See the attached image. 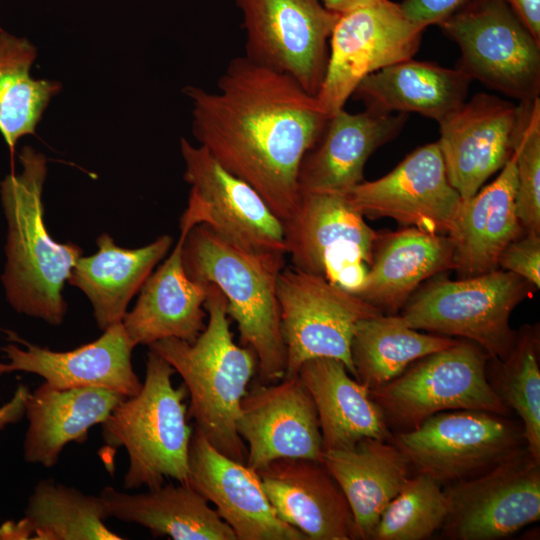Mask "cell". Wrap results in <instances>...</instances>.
Returning a JSON list of instances; mask_svg holds the SVG:
<instances>
[{
	"instance_id": "obj_1",
	"label": "cell",
	"mask_w": 540,
	"mask_h": 540,
	"mask_svg": "<svg viewBox=\"0 0 540 540\" xmlns=\"http://www.w3.org/2000/svg\"><path fill=\"white\" fill-rule=\"evenodd\" d=\"M217 86L184 89L193 103V135L286 221L300 200L301 161L329 117L295 80L245 56L230 61Z\"/></svg>"
},
{
	"instance_id": "obj_2",
	"label": "cell",
	"mask_w": 540,
	"mask_h": 540,
	"mask_svg": "<svg viewBox=\"0 0 540 540\" xmlns=\"http://www.w3.org/2000/svg\"><path fill=\"white\" fill-rule=\"evenodd\" d=\"M285 258V253L235 244L202 223L190 229L182 246L187 275L216 285L225 296L227 314L237 323L241 344L254 352L263 384L281 380L286 370L277 299Z\"/></svg>"
},
{
	"instance_id": "obj_3",
	"label": "cell",
	"mask_w": 540,
	"mask_h": 540,
	"mask_svg": "<svg viewBox=\"0 0 540 540\" xmlns=\"http://www.w3.org/2000/svg\"><path fill=\"white\" fill-rule=\"evenodd\" d=\"M204 309L208 322L193 343L165 338L149 350L165 359L183 379L190 396L187 414L222 454L246 463V444L236 429L241 400L258 368L252 350L238 346L229 327L227 301L208 283Z\"/></svg>"
},
{
	"instance_id": "obj_4",
	"label": "cell",
	"mask_w": 540,
	"mask_h": 540,
	"mask_svg": "<svg viewBox=\"0 0 540 540\" xmlns=\"http://www.w3.org/2000/svg\"><path fill=\"white\" fill-rule=\"evenodd\" d=\"M19 161L22 172L12 173L1 182L8 224L2 282L10 305L18 313L58 326L67 309L62 295L64 282L82 250L72 243L54 241L46 229L42 201L45 157L24 146Z\"/></svg>"
},
{
	"instance_id": "obj_5",
	"label": "cell",
	"mask_w": 540,
	"mask_h": 540,
	"mask_svg": "<svg viewBox=\"0 0 540 540\" xmlns=\"http://www.w3.org/2000/svg\"><path fill=\"white\" fill-rule=\"evenodd\" d=\"M174 368L149 350L140 391L123 398L101 423L106 445L124 447L129 466L123 479L127 490L155 489L167 479L187 483L188 453L193 429L187 423V388L174 387Z\"/></svg>"
},
{
	"instance_id": "obj_6",
	"label": "cell",
	"mask_w": 540,
	"mask_h": 540,
	"mask_svg": "<svg viewBox=\"0 0 540 540\" xmlns=\"http://www.w3.org/2000/svg\"><path fill=\"white\" fill-rule=\"evenodd\" d=\"M433 278L406 302L404 321L416 330L471 341L490 359H505L516 338L510 316L536 288L502 269L456 281Z\"/></svg>"
},
{
	"instance_id": "obj_7",
	"label": "cell",
	"mask_w": 540,
	"mask_h": 540,
	"mask_svg": "<svg viewBox=\"0 0 540 540\" xmlns=\"http://www.w3.org/2000/svg\"><path fill=\"white\" fill-rule=\"evenodd\" d=\"M488 360L477 344L458 340L418 359L370 394L387 421L404 431L444 411L479 410L506 416L509 408L488 379Z\"/></svg>"
},
{
	"instance_id": "obj_8",
	"label": "cell",
	"mask_w": 540,
	"mask_h": 540,
	"mask_svg": "<svg viewBox=\"0 0 540 540\" xmlns=\"http://www.w3.org/2000/svg\"><path fill=\"white\" fill-rule=\"evenodd\" d=\"M439 26L472 80L520 102L539 98L540 43L506 0H473Z\"/></svg>"
},
{
	"instance_id": "obj_9",
	"label": "cell",
	"mask_w": 540,
	"mask_h": 540,
	"mask_svg": "<svg viewBox=\"0 0 540 540\" xmlns=\"http://www.w3.org/2000/svg\"><path fill=\"white\" fill-rule=\"evenodd\" d=\"M277 299L287 353L284 377L297 375L307 360L328 357L342 361L355 378L350 352L355 327L383 313L356 294L292 266L278 277Z\"/></svg>"
},
{
	"instance_id": "obj_10",
	"label": "cell",
	"mask_w": 540,
	"mask_h": 540,
	"mask_svg": "<svg viewBox=\"0 0 540 540\" xmlns=\"http://www.w3.org/2000/svg\"><path fill=\"white\" fill-rule=\"evenodd\" d=\"M364 218L347 195L301 193L295 212L283 222L292 267L352 293L359 291L377 238Z\"/></svg>"
},
{
	"instance_id": "obj_11",
	"label": "cell",
	"mask_w": 540,
	"mask_h": 540,
	"mask_svg": "<svg viewBox=\"0 0 540 540\" xmlns=\"http://www.w3.org/2000/svg\"><path fill=\"white\" fill-rule=\"evenodd\" d=\"M423 32L391 0H375L341 13L330 36L327 69L315 97L321 111L332 116L344 108L366 76L412 59Z\"/></svg>"
},
{
	"instance_id": "obj_12",
	"label": "cell",
	"mask_w": 540,
	"mask_h": 540,
	"mask_svg": "<svg viewBox=\"0 0 540 540\" xmlns=\"http://www.w3.org/2000/svg\"><path fill=\"white\" fill-rule=\"evenodd\" d=\"M246 33L245 57L285 74L316 97L339 13L321 0H236Z\"/></svg>"
},
{
	"instance_id": "obj_13",
	"label": "cell",
	"mask_w": 540,
	"mask_h": 540,
	"mask_svg": "<svg viewBox=\"0 0 540 540\" xmlns=\"http://www.w3.org/2000/svg\"><path fill=\"white\" fill-rule=\"evenodd\" d=\"M392 441L410 466L440 484L482 473L525 442L523 431L504 415L479 410L439 412Z\"/></svg>"
},
{
	"instance_id": "obj_14",
	"label": "cell",
	"mask_w": 540,
	"mask_h": 540,
	"mask_svg": "<svg viewBox=\"0 0 540 540\" xmlns=\"http://www.w3.org/2000/svg\"><path fill=\"white\" fill-rule=\"evenodd\" d=\"M443 535L454 540L506 538L540 519V460L520 449L445 490Z\"/></svg>"
},
{
	"instance_id": "obj_15",
	"label": "cell",
	"mask_w": 540,
	"mask_h": 540,
	"mask_svg": "<svg viewBox=\"0 0 540 540\" xmlns=\"http://www.w3.org/2000/svg\"><path fill=\"white\" fill-rule=\"evenodd\" d=\"M184 179L190 184L184 215L246 248L286 253L283 222L249 184L223 168L203 146L181 139Z\"/></svg>"
},
{
	"instance_id": "obj_16",
	"label": "cell",
	"mask_w": 540,
	"mask_h": 540,
	"mask_svg": "<svg viewBox=\"0 0 540 540\" xmlns=\"http://www.w3.org/2000/svg\"><path fill=\"white\" fill-rule=\"evenodd\" d=\"M346 195L364 217L392 218L441 235L451 231L462 203L437 142L416 148L388 174L362 181Z\"/></svg>"
},
{
	"instance_id": "obj_17",
	"label": "cell",
	"mask_w": 540,
	"mask_h": 540,
	"mask_svg": "<svg viewBox=\"0 0 540 540\" xmlns=\"http://www.w3.org/2000/svg\"><path fill=\"white\" fill-rule=\"evenodd\" d=\"M236 429L247 443L246 465L255 471L278 459H322L317 410L298 375L247 391Z\"/></svg>"
},
{
	"instance_id": "obj_18",
	"label": "cell",
	"mask_w": 540,
	"mask_h": 540,
	"mask_svg": "<svg viewBox=\"0 0 540 540\" xmlns=\"http://www.w3.org/2000/svg\"><path fill=\"white\" fill-rule=\"evenodd\" d=\"M0 350V376L12 372L36 374L55 389L100 387L123 397L136 395L141 387L131 355L134 348L122 323L104 330L96 340L69 351H53L32 344L11 330Z\"/></svg>"
},
{
	"instance_id": "obj_19",
	"label": "cell",
	"mask_w": 540,
	"mask_h": 540,
	"mask_svg": "<svg viewBox=\"0 0 540 540\" xmlns=\"http://www.w3.org/2000/svg\"><path fill=\"white\" fill-rule=\"evenodd\" d=\"M520 105L477 93L439 122L437 141L450 184L472 197L512 154Z\"/></svg>"
},
{
	"instance_id": "obj_20",
	"label": "cell",
	"mask_w": 540,
	"mask_h": 540,
	"mask_svg": "<svg viewBox=\"0 0 540 540\" xmlns=\"http://www.w3.org/2000/svg\"><path fill=\"white\" fill-rule=\"evenodd\" d=\"M188 467L187 484L216 506L238 540H307L278 517L258 473L222 454L197 429L190 441Z\"/></svg>"
},
{
	"instance_id": "obj_21",
	"label": "cell",
	"mask_w": 540,
	"mask_h": 540,
	"mask_svg": "<svg viewBox=\"0 0 540 540\" xmlns=\"http://www.w3.org/2000/svg\"><path fill=\"white\" fill-rule=\"evenodd\" d=\"M407 121L405 113L343 109L327 120L320 137L304 155L299 172L301 193L330 192L346 195L364 181V166L382 145L394 139Z\"/></svg>"
},
{
	"instance_id": "obj_22",
	"label": "cell",
	"mask_w": 540,
	"mask_h": 540,
	"mask_svg": "<svg viewBox=\"0 0 540 540\" xmlns=\"http://www.w3.org/2000/svg\"><path fill=\"white\" fill-rule=\"evenodd\" d=\"M256 472L278 517L307 539H356L347 499L321 461L278 459Z\"/></svg>"
},
{
	"instance_id": "obj_23",
	"label": "cell",
	"mask_w": 540,
	"mask_h": 540,
	"mask_svg": "<svg viewBox=\"0 0 540 540\" xmlns=\"http://www.w3.org/2000/svg\"><path fill=\"white\" fill-rule=\"evenodd\" d=\"M192 227L180 222V236L172 253L148 276L135 307L121 321L134 347L165 338L193 343L206 326L208 283L191 279L182 262L183 242Z\"/></svg>"
},
{
	"instance_id": "obj_24",
	"label": "cell",
	"mask_w": 540,
	"mask_h": 540,
	"mask_svg": "<svg viewBox=\"0 0 540 540\" xmlns=\"http://www.w3.org/2000/svg\"><path fill=\"white\" fill-rule=\"evenodd\" d=\"M455 269L448 235L406 227L377 232L372 262L356 294L383 314L396 315L427 279Z\"/></svg>"
},
{
	"instance_id": "obj_25",
	"label": "cell",
	"mask_w": 540,
	"mask_h": 540,
	"mask_svg": "<svg viewBox=\"0 0 540 540\" xmlns=\"http://www.w3.org/2000/svg\"><path fill=\"white\" fill-rule=\"evenodd\" d=\"M297 375L314 401L324 450L350 449L368 438L393 439L370 390L348 372L342 361L313 358L301 365Z\"/></svg>"
},
{
	"instance_id": "obj_26",
	"label": "cell",
	"mask_w": 540,
	"mask_h": 540,
	"mask_svg": "<svg viewBox=\"0 0 540 540\" xmlns=\"http://www.w3.org/2000/svg\"><path fill=\"white\" fill-rule=\"evenodd\" d=\"M516 164L513 153L497 178L462 200L448 236L455 269L473 277L496 269L503 249L525 233L516 214Z\"/></svg>"
},
{
	"instance_id": "obj_27",
	"label": "cell",
	"mask_w": 540,
	"mask_h": 540,
	"mask_svg": "<svg viewBox=\"0 0 540 540\" xmlns=\"http://www.w3.org/2000/svg\"><path fill=\"white\" fill-rule=\"evenodd\" d=\"M123 398L100 387L61 390L43 382L25 403L24 460L46 468L55 466L64 447L84 443L89 429L104 422Z\"/></svg>"
},
{
	"instance_id": "obj_28",
	"label": "cell",
	"mask_w": 540,
	"mask_h": 540,
	"mask_svg": "<svg viewBox=\"0 0 540 540\" xmlns=\"http://www.w3.org/2000/svg\"><path fill=\"white\" fill-rule=\"evenodd\" d=\"M321 462L350 506L356 539H372L379 518L410 478V464L391 441L368 438L353 448L324 450Z\"/></svg>"
},
{
	"instance_id": "obj_29",
	"label": "cell",
	"mask_w": 540,
	"mask_h": 540,
	"mask_svg": "<svg viewBox=\"0 0 540 540\" xmlns=\"http://www.w3.org/2000/svg\"><path fill=\"white\" fill-rule=\"evenodd\" d=\"M471 81L458 67L446 68L412 58L366 76L353 95L367 109L416 112L439 123L465 102Z\"/></svg>"
},
{
	"instance_id": "obj_30",
	"label": "cell",
	"mask_w": 540,
	"mask_h": 540,
	"mask_svg": "<svg viewBox=\"0 0 540 540\" xmlns=\"http://www.w3.org/2000/svg\"><path fill=\"white\" fill-rule=\"evenodd\" d=\"M172 243L171 236L163 235L141 248L127 249L104 233L97 239L98 251L77 260L68 281L89 298L101 330L122 321L131 298Z\"/></svg>"
},
{
	"instance_id": "obj_31",
	"label": "cell",
	"mask_w": 540,
	"mask_h": 540,
	"mask_svg": "<svg viewBox=\"0 0 540 540\" xmlns=\"http://www.w3.org/2000/svg\"><path fill=\"white\" fill-rule=\"evenodd\" d=\"M108 517L136 523L153 536L174 540H237L230 526L187 483L163 484L128 494L106 486L100 493Z\"/></svg>"
},
{
	"instance_id": "obj_32",
	"label": "cell",
	"mask_w": 540,
	"mask_h": 540,
	"mask_svg": "<svg viewBox=\"0 0 540 540\" xmlns=\"http://www.w3.org/2000/svg\"><path fill=\"white\" fill-rule=\"evenodd\" d=\"M107 518L100 495L42 479L28 498L24 518L2 524L0 539L122 540L106 526Z\"/></svg>"
},
{
	"instance_id": "obj_33",
	"label": "cell",
	"mask_w": 540,
	"mask_h": 540,
	"mask_svg": "<svg viewBox=\"0 0 540 540\" xmlns=\"http://www.w3.org/2000/svg\"><path fill=\"white\" fill-rule=\"evenodd\" d=\"M457 341L448 336L421 333L397 314L362 319L355 327L350 346L355 378L370 391L376 390L418 359Z\"/></svg>"
},
{
	"instance_id": "obj_34",
	"label": "cell",
	"mask_w": 540,
	"mask_h": 540,
	"mask_svg": "<svg viewBox=\"0 0 540 540\" xmlns=\"http://www.w3.org/2000/svg\"><path fill=\"white\" fill-rule=\"evenodd\" d=\"M36 56L27 39L0 29V133L11 152L20 137L35 133L50 99L61 89L58 82L31 77Z\"/></svg>"
},
{
	"instance_id": "obj_35",
	"label": "cell",
	"mask_w": 540,
	"mask_h": 540,
	"mask_svg": "<svg viewBox=\"0 0 540 540\" xmlns=\"http://www.w3.org/2000/svg\"><path fill=\"white\" fill-rule=\"evenodd\" d=\"M539 328L525 325L516 331L514 345L503 360L493 362L489 379L503 403L522 420L527 451L540 460Z\"/></svg>"
},
{
	"instance_id": "obj_36",
	"label": "cell",
	"mask_w": 540,
	"mask_h": 540,
	"mask_svg": "<svg viewBox=\"0 0 540 540\" xmlns=\"http://www.w3.org/2000/svg\"><path fill=\"white\" fill-rule=\"evenodd\" d=\"M448 507V498L440 483L417 473L386 506L372 539H427L444 525Z\"/></svg>"
},
{
	"instance_id": "obj_37",
	"label": "cell",
	"mask_w": 540,
	"mask_h": 540,
	"mask_svg": "<svg viewBox=\"0 0 540 540\" xmlns=\"http://www.w3.org/2000/svg\"><path fill=\"white\" fill-rule=\"evenodd\" d=\"M512 153L516 164V214L525 233L540 234V98L520 102Z\"/></svg>"
},
{
	"instance_id": "obj_38",
	"label": "cell",
	"mask_w": 540,
	"mask_h": 540,
	"mask_svg": "<svg viewBox=\"0 0 540 540\" xmlns=\"http://www.w3.org/2000/svg\"><path fill=\"white\" fill-rule=\"evenodd\" d=\"M498 267L540 287V234L523 233L501 252Z\"/></svg>"
},
{
	"instance_id": "obj_39",
	"label": "cell",
	"mask_w": 540,
	"mask_h": 540,
	"mask_svg": "<svg viewBox=\"0 0 540 540\" xmlns=\"http://www.w3.org/2000/svg\"><path fill=\"white\" fill-rule=\"evenodd\" d=\"M473 0H403L400 7L407 18L425 30L430 25H440L447 18L463 9Z\"/></svg>"
},
{
	"instance_id": "obj_40",
	"label": "cell",
	"mask_w": 540,
	"mask_h": 540,
	"mask_svg": "<svg viewBox=\"0 0 540 540\" xmlns=\"http://www.w3.org/2000/svg\"><path fill=\"white\" fill-rule=\"evenodd\" d=\"M29 393L30 390L26 385L19 384L11 399L0 407V431L23 418Z\"/></svg>"
},
{
	"instance_id": "obj_41",
	"label": "cell",
	"mask_w": 540,
	"mask_h": 540,
	"mask_svg": "<svg viewBox=\"0 0 540 540\" xmlns=\"http://www.w3.org/2000/svg\"><path fill=\"white\" fill-rule=\"evenodd\" d=\"M537 42L540 43V0H506Z\"/></svg>"
},
{
	"instance_id": "obj_42",
	"label": "cell",
	"mask_w": 540,
	"mask_h": 540,
	"mask_svg": "<svg viewBox=\"0 0 540 540\" xmlns=\"http://www.w3.org/2000/svg\"><path fill=\"white\" fill-rule=\"evenodd\" d=\"M323 4L330 10L336 13H343L360 5L375 1V0H321Z\"/></svg>"
}]
</instances>
